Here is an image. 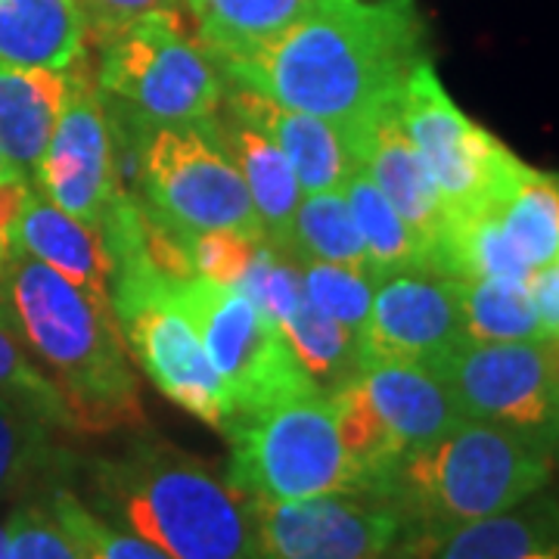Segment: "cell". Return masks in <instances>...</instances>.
I'll return each mask as SVG.
<instances>
[{
  "label": "cell",
  "mask_w": 559,
  "mask_h": 559,
  "mask_svg": "<svg viewBox=\"0 0 559 559\" xmlns=\"http://www.w3.org/2000/svg\"><path fill=\"white\" fill-rule=\"evenodd\" d=\"M426 60L414 0H340L218 72L286 109L358 131L380 106L401 100Z\"/></svg>",
  "instance_id": "6da1fadb"
},
{
  "label": "cell",
  "mask_w": 559,
  "mask_h": 559,
  "mask_svg": "<svg viewBox=\"0 0 559 559\" xmlns=\"http://www.w3.org/2000/svg\"><path fill=\"white\" fill-rule=\"evenodd\" d=\"M0 314L25 352L50 370L72 429L106 436L146 423L112 299L66 280L10 242L0 271Z\"/></svg>",
  "instance_id": "7a4b0ae2"
},
{
  "label": "cell",
  "mask_w": 559,
  "mask_h": 559,
  "mask_svg": "<svg viewBox=\"0 0 559 559\" xmlns=\"http://www.w3.org/2000/svg\"><path fill=\"white\" fill-rule=\"evenodd\" d=\"M103 516L171 559H255L249 500L171 441L140 436L119 457L94 463Z\"/></svg>",
  "instance_id": "3957f363"
},
{
  "label": "cell",
  "mask_w": 559,
  "mask_h": 559,
  "mask_svg": "<svg viewBox=\"0 0 559 559\" xmlns=\"http://www.w3.org/2000/svg\"><path fill=\"white\" fill-rule=\"evenodd\" d=\"M554 457L538 444L479 419L407 451L380 495L411 544H432L469 522L503 513L547 488Z\"/></svg>",
  "instance_id": "277c9868"
},
{
  "label": "cell",
  "mask_w": 559,
  "mask_h": 559,
  "mask_svg": "<svg viewBox=\"0 0 559 559\" xmlns=\"http://www.w3.org/2000/svg\"><path fill=\"white\" fill-rule=\"evenodd\" d=\"M100 50L97 87L124 128L183 124L215 116L224 97L215 60L190 38L175 7L91 32Z\"/></svg>",
  "instance_id": "5b68a950"
},
{
  "label": "cell",
  "mask_w": 559,
  "mask_h": 559,
  "mask_svg": "<svg viewBox=\"0 0 559 559\" xmlns=\"http://www.w3.org/2000/svg\"><path fill=\"white\" fill-rule=\"evenodd\" d=\"M121 150H131L143 215L175 237L240 230L264 242L255 205L230 162L212 116L183 124L124 128L112 121Z\"/></svg>",
  "instance_id": "8992f818"
},
{
  "label": "cell",
  "mask_w": 559,
  "mask_h": 559,
  "mask_svg": "<svg viewBox=\"0 0 559 559\" xmlns=\"http://www.w3.org/2000/svg\"><path fill=\"white\" fill-rule=\"evenodd\" d=\"M227 481L246 500L283 503L318 495H364L342 448L330 395L305 392L230 419Z\"/></svg>",
  "instance_id": "52a82bcc"
},
{
  "label": "cell",
  "mask_w": 559,
  "mask_h": 559,
  "mask_svg": "<svg viewBox=\"0 0 559 559\" xmlns=\"http://www.w3.org/2000/svg\"><path fill=\"white\" fill-rule=\"evenodd\" d=\"M460 417L479 419L538 444L559 439V340L460 342L432 364Z\"/></svg>",
  "instance_id": "ba28073f"
},
{
  "label": "cell",
  "mask_w": 559,
  "mask_h": 559,
  "mask_svg": "<svg viewBox=\"0 0 559 559\" xmlns=\"http://www.w3.org/2000/svg\"><path fill=\"white\" fill-rule=\"evenodd\" d=\"M178 301L230 392L234 417L318 392L293 358L277 323L237 286H218L202 277L180 280Z\"/></svg>",
  "instance_id": "9c48e42d"
},
{
  "label": "cell",
  "mask_w": 559,
  "mask_h": 559,
  "mask_svg": "<svg viewBox=\"0 0 559 559\" xmlns=\"http://www.w3.org/2000/svg\"><path fill=\"white\" fill-rule=\"evenodd\" d=\"M401 121L419 159L439 187L451 218L495 205L507 180L520 168L491 131L463 116L441 87L432 60L419 62L401 94Z\"/></svg>",
  "instance_id": "30bf717a"
},
{
  "label": "cell",
  "mask_w": 559,
  "mask_h": 559,
  "mask_svg": "<svg viewBox=\"0 0 559 559\" xmlns=\"http://www.w3.org/2000/svg\"><path fill=\"white\" fill-rule=\"evenodd\" d=\"M32 180L53 205L94 227H103L128 193L112 119L84 60L69 69L66 103Z\"/></svg>",
  "instance_id": "8fae6325"
},
{
  "label": "cell",
  "mask_w": 559,
  "mask_h": 559,
  "mask_svg": "<svg viewBox=\"0 0 559 559\" xmlns=\"http://www.w3.org/2000/svg\"><path fill=\"white\" fill-rule=\"evenodd\" d=\"M249 510L255 559H380L404 538L399 513L373 495L249 500Z\"/></svg>",
  "instance_id": "7c38bea8"
},
{
  "label": "cell",
  "mask_w": 559,
  "mask_h": 559,
  "mask_svg": "<svg viewBox=\"0 0 559 559\" xmlns=\"http://www.w3.org/2000/svg\"><path fill=\"white\" fill-rule=\"evenodd\" d=\"M463 333L460 289L454 277L414 267L377 280L373 305L360 330V358L436 364L454 352Z\"/></svg>",
  "instance_id": "4fadbf2b"
},
{
  "label": "cell",
  "mask_w": 559,
  "mask_h": 559,
  "mask_svg": "<svg viewBox=\"0 0 559 559\" xmlns=\"http://www.w3.org/2000/svg\"><path fill=\"white\" fill-rule=\"evenodd\" d=\"M355 140H358V156L367 175L411 227L429 267L451 215L441 202L439 187L429 175V168L419 159L414 140L404 131L401 100L380 106L355 131Z\"/></svg>",
  "instance_id": "5bb4252c"
},
{
  "label": "cell",
  "mask_w": 559,
  "mask_h": 559,
  "mask_svg": "<svg viewBox=\"0 0 559 559\" xmlns=\"http://www.w3.org/2000/svg\"><path fill=\"white\" fill-rule=\"evenodd\" d=\"M221 103L240 119L255 124L261 134L277 146L293 165L305 193L342 190L355 162L360 159L355 131L342 128L336 121L299 112V109H286L240 84H230V91L221 97Z\"/></svg>",
  "instance_id": "9a60e30c"
},
{
  "label": "cell",
  "mask_w": 559,
  "mask_h": 559,
  "mask_svg": "<svg viewBox=\"0 0 559 559\" xmlns=\"http://www.w3.org/2000/svg\"><path fill=\"white\" fill-rule=\"evenodd\" d=\"M10 242L20 246L32 259L44 261L47 267L60 271L66 280L79 283L103 299H112L109 296L112 255L103 230L62 212L40 190L25 187L20 212L10 224Z\"/></svg>",
  "instance_id": "2e32d148"
},
{
  "label": "cell",
  "mask_w": 559,
  "mask_h": 559,
  "mask_svg": "<svg viewBox=\"0 0 559 559\" xmlns=\"http://www.w3.org/2000/svg\"><path fill=\"white\" fill-rule=\"evenodd\" d=\"M358 380L404 454L439 439L463 419L432 364L377 360L360 367Z\"/></svg>",
  "instance_id": "e0dca14e"
},
{
  "label": "cell",
  "mask_w": 559,
  "mask_h": 559,
  "mask_svg": "<svg viewBox=\"0 0 559 559\" xmlns=\"http://www.w3.org/2000/svg\"><path fill=\"white\" fill-rule=\"evenodd\" d=\"M212 121H215V131H218L227 156L242 175L249 200L259 215L264 242L283 255H289L293 218H296V209L301 202V187L293 165L255 124L230 112L224 103H218Z\"/></svg>",
  "instance_id": "ac0fdd59"
},
{
  "label": "cell",
  "mask_w": 559,
  "mask_h": 559,
  "mask_svg": "<svg viewBox=\"0 0 559 559\" xmlns=\"http://www.w3.org/2000/svg\"><path fill=\"white\" fill-rule=\"evenodd\" d=\"M69 91V69H25L0 62V153L20 168L25 180L35 178L47 140Z\"/></svg>",
  "instance_id": "d6986e66"
},
{
  "label": "cell",
  "mask_w": 559,
  "mask_h": 559,
  "mask_svg": "<svg viewBox=\"0 0 559 559\" xmlns=\"http://www.w3.org/2000/svg\"><path fill=\"white\" fill-rule=\"evenodd\" d=\"M550 544H559V503L540 498V491L432 544L401 540L414 559H522Z\"/></svg>",
  "instance_id": "ffe728a7"
},
{
  "label": "cell",
  "mask_w": 559,
  "mask_h": 559,
  "mask_svg": "<svg viewBox=\"0 0 559 559\" xmlns=\"http://www.w3.org/2000/svg\"><path fill=\"white\" fill-rule=\"evenodd\" d=\"M87 22L72 0H0V62L72 69L84 60Z\"/></svg>",
  "instance_id": "44dd1931"
},
{
  "label": "cell",
  "mask_w": 559,
  "mask_h": 559,
  "mask_svg": "<svg viewBox=\"0 0 559 559\" xmlns=\"http://www.w3.org/2000/svg\"><path fill=\"white\" fill-rule=\"evenodd\" d=\"M197 22V40L215 66L242 60L289 25L340 0H183Z\"/></svg>",
  "instance_id": "7402d4cb"
},
{
  "label": "cell",
  "mask_w": 559,
  "mask_h": 559,
  "mask_svg": "<svg viewBox=\"0 0 559 559\" xmlns=\"http://www.w3.org/2000/svg\"><path fill=\"white\" fill-rule=\"evenodd\" d=\"M495 212L532 271L559 259V175L520 162Z\"/></svg>",
  "instance_id": "603a6c76"
},
{
  "label": "cell",
  "mask_w": 559,
  "mask_h": 559,
  "mask_svg": "<svg viewBox=\"0 0 559 559\" xmlns=\"http://www.w3.org/2000/svg\"><path fill=\"white\" fill-rule=\"evenodd\" d=\"M280 333L305 377L323 395H333L345 382L355 380L364 367L358 333L326 318L308 299H301L289 318L280 320Z\"/></svg>",
  "instance_id": "cb8c5ba5"
},
{
  "label": "cell",
  "mask_w": 559,
  "mask_h": 559,
  "mask_svg": "<svg viewBox=\"0 0 559 559\" xmlns=\"http://www.w3.org/2000/svg\"><path fill=\"white\" fill-rule=\"evenodd\" d=\"M342 193H345V202L352 209V218L358 224L373 277L382 280L389 274H399V271L426 267V255L419 249L417 237L411 234V227L392 209V202L382 197L380 187L367 175L360 159L355 162L352 175L345 178Z\"/></svg>",
  "instance_id": "d4e9b609"
},
{
  "label": "cell",
  "mask_w": 559,
  "mask_h": 559,
  "mask_svg": "<svg viewBox=\"0 0 559 559\" xmlns=\"http://www.w3.org/2000/svg\"><path fill=\"white\" fill-rule=\"evenodd\" d=\"M457 289L469 342L547 340L528 280H457Z\"/></svg>",
  "instance_id": "484cf974"
},
{
  "label": "cell",
  "mask_w": 559,
  "mask_h": 559,
  "mask_svg": "<svg viewBox=\"0 0 559 559\" xmlns=\"http://www.w3.org/2000/svg\"><path fill=\"white\" fill-rule=\"evenodd\" d=\"M289 259L326 261L355 267L373 277L367 249L358 234V224L352 218V209L342 190H323V193H305L293 218V242ZM377 280V277H373Z\"/></svg>",
  "instance_id": "4316f807"
},
{
  "label": "cell",
  "mask_w": 559,
  "mask_h": 559,
  "mask_svg": "<svg viewBox=\"0 0 559 559\" xmlns=\"http://www.w3.org/2000/svg\"><path fill=\"white\" fill-rule=\"evenodd\" d=\"M53 429L57 426L35 407L0 399V503L22 498L53 473L60 460Z\"/></svg>",
  "instance_id": "83f0119b"
},
{
  "label": "cell",
  "mask_w": 559,
  "mask_h": 559,
  "mask_svg": "<svg viewBox=\"0 0 559 559\" xmlns=\"http://www.w3.org/2000/svg\"><path fill=\"white\" fill-rule=\"evenodd\" d=\"M47 503L53 507L57 520L75 540L84 559H171L162 554L156 544L143 540L134 532L109 522L100 513H94L87 503H81L72 491L53 488L47 495Z\"/></svg>",
  "instance_id": "f1b7e54d"
},
{
  "label": "cell",
  "mask_w": 559,
  "mask_h": 559,
  "mask_svg": "<svg viewBox=\"0 0 559 559\" xmlns=\"http://www.w3.org/2000/svg\"><path fill=\"white\" fill-rule=\"evenodd\" d=\"M301 289H305V299L320 308L326 318H333L360 336L370 305H373L377 280L342 264L301 261Z\"/></svg>",
  "instance_id": "f546056e"
},
{
  "label": "cell",
  "mask_w": 559,
  "mask_h": 559,
  "mask_svg": "<svg viewBox=\"0 0 559 559\" xmlns=\"http://www.w3.org/2000/svg\"><path fill=\"white\" fill-rule=\"evenodd\" d=\"M0 399L22 401L44 414L57 429H72L57 385L28 360L25 345L3 314H0Z\"/></svg>",
  "instance_id": "4dcf8cb0"
},
{
  "label": "cell",
  "mask_w": 559,
  "mask_h": 559,
  "mask_svg": "<svg viewBox=\"0 0 559 559\" xmlns=\"http://www.w3.org/2000/svg\"><path fill=\"white\" fill-rule=\"evenodd\" d=\"M237 289L255 301L261 311L280 326V320L289 318L296 311V305L305 299L301 264L277 252V249H271L267 242H261L252 261H249V267H246V274L237 283Z\"/></svg>",
  "instance_id": "1f68e13d"
},
{
  "label": "cell",
  "mask_w": 559,
  "mask_h": 559,
  "mask_svg": "<svg viewBox=\"0 0 559 559\" xmlns=\"http://www.w3.org/2000/svg\"><path fill=\"white\" fill-rule=\"evenodd\" d=\"M10 559H84L47 500H25L7 520Z\"/></svg>",
  "instance_id": "d6a6232c"
},
{
  "label": "cell",
  "mask_w": 559,
  "mask_h": 559,
  "mask_svg": "<svg viewBox=\"0 0 559 559\" xmlns=\"http://www.w3.org/2000/svg\"><path fill=\"white\" fill-rule=\"evenodd\" d=\"M259 246L261 240L246 237L240 230H202L183 237V252L193 277L218 286H237Z\"/></svg>",
  "instance_id": "836d02e7"
},
{
  "label": "cell",
  "mask_w": 559,
  "mask_h": 559,
  "mask_svg": "<svg viewBox=\"0 0 559 559\" xmlns=\"http://www.w3.org/2000/svg\"><path fill=\"white\" fill-rule=\"evenodd\" d=\"M81 10V16L87 22V35L100 32L109 25H119L150 13V10H162V7H178V0H72Z\"/></svg>",
  "instance_id": "e575fe53"
},
{
  "label": "cell",
  "mask_w": 559,
  "mask_h": 559,
  "mask_svg": "<svg viewBox=\"0 0 559 559\" xmlns=\"http://www.w3.org/2000/svg\"><path fill=\"white\" fill-rule=\"evenodd\" d=\"M535 311H538L540 330L547 340H559V259L538 267L528 280Z\"/></svg>",
  "instance_id": "d590c367"
},
{
  "label": "cell",
  "mask_w": 559,
  "mask_h": 559,
  "mask_svg": "<svg viewBox=\"0 0 559 559\" xmlns=\"http://www.w3.org/2000/svg\"><path fill=\"white\" fill-rule=\"evenodd\" d=\"M28 183H16V187H0V271H3V259L10 252V224L20 212L22 193Z\"/></svg>",
  "instance_id": "8d00e7d4"
},
{
  "label": "cell",
  "mask_w": 559,
  "mask_h": 559,
  "mask_svg": "<svg viewBox=\"0 0 559 559\" xmlns=\"http://www.w3.org/2000/svg\"><path fill=\"white\" fill-rule=\"evenodd\" d=\"M16 183H28V180L22 178L20 168L0 153V187H16Z\"/></svg>",
  "instance_id": "74e56055"
},
{
  "label": "cell",
  "mask_w": 559,
  "mask_h": 559,
  "mask_svg": "<svg viewBox=\"0 0 559 559\" xmlns=\"http://www.w3.org/2000/svg\"><path fill=\"white\" fill-rule=\"evenodd\" d=\"M0 559H10V540H7V522H0Z\"/></svg>",
  "instance_id": "f35d334b"
},
{
  "label": "cell",
  "mask_w": 559,
  "mask_h": 559,
  "mask_svg": "<svg viewBox=\"0 0 559 559\" xmlns=\"http://www.w3.org/2000/svg\"><path fill=\"white\" fill-rule=\"evenodd\" d=\"M380 559H414V557H411V554H407V550L401 547V540H399V544H395V547H392V550H389V554H385V557H380Z\"/></svg>",
  "instance_id": "ab89813d"
},
{
  "label": "cell",
  "mask_w": 559,
  "mask_h": 559,
  "mask_svg": "<svg viewBox=\"0 0 559 559\" xmlns=\"http://www.w3.org/2000/svg\"><path fill=\"white\" fill-rule=\"evenodd\" d=\"M554 460H559V439H557V448H554Z\"/></svg>",
  "instance_id": "60d3db41"
}]
</instances>
